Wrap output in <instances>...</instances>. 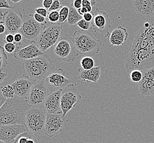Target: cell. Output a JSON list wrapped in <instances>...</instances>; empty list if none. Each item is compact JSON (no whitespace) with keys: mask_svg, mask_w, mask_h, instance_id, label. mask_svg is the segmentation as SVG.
Instances as JSON below:
<instances>
[{"mask_svg":"<svg viewBox=\"0 0 154 143\" xmlns=\"http://www.w3.org/2000/svg\"><path fill=\"white\" fill-rule=\"evenodd\" d=\"M154 67V17L145 22L130 46L125 69L130 73Z\"/></svg>","mask_w":154,"mask_h":143,"instance_id":"cell-1","label":"cell"},{"mask_svg":"<svg viewBox=\"0 0 154 143\" xmlns=\"http://www.w3.org/2000/svg\"><path fill=\"white\" fill-rule=\"evenodd\" d=\"M31 108L26 99L15 95L6 100L0 108V127L7 125H25L26 113Z\"/></svg>","mask_w":154,"mask_h":143,"instance_id":"cell-2","label":"cell"},{"mask_svg":"<svg viewBox=\"0 0 154 143\" xmlns=\"http://www.w3.org/2000/svg\"><path fill=\"white\" fill-rule=\"evenodd\" d=\"M25 75L36 83L43 81L50 72L56 68L47 55L37 57L23 63Z\"/></svg>","mask_w":154,"mask_h":143,"instance_id":"cell-3","label":"cell"},{"mask_svg":"<svg viewBox=\"0 0 154 143\" xmlns=\"http://www.w3.org/2000/svg\"><path fill=\"white\" fill-rule=\"evenodd\" d=\"M71 40L78 56L85 55L92 57L98 53L102 43L91 33V31L77 30L74 33Z\"/></svg>","mask_w":154,"mask_h":143,"instance_id":"cell-4","label":"cell"},{"mask_svg":"<svg viewBox=\"0 0 154 143\" xmlns=\"http://www.w3.org/2000/svg\"><path fill=\"white\" fill-rule=\"evenodd\" d=\"M49 56L52 62H71L78 56L72 41L68 35L62 37L49 49Z\"/></svg>","mask_w":154,"mask_h":143,"instance_id":"cell-5","label":"cell"},{"mask_svg":"<svg viewBox=\"0 0 154 143\" xmlns=\"http://www.w3.org/2000/svg\"><path fill=\"white\" fill-rule=\"evenodd\" d=\"M63 25L59 23H51L46 27L40 35L35 40L38 48L43 52L49 50L62 37Z\"/></svg>","mask_w":154,"mask_h":143,"instance_id":"cell-6","label":"cell"},{"mask_svg":"<svg viewBox=\"0 0 154 143\" xmlns=\"http://www.w3.org/2000/svg\"><path fill=\"white\" fill-rule=\"evenodd\" d=\"M47 114L43 107H31L26 113L25 125L35 136L45 134Z\"/></svg>","mask_w":154,"mask_h":143,"instance_id":"cell-7","label":"cell"},{"mask_svg":"<svg viewBox=\"0 0 154 143\" xmlns=\"http://www.w3.org/2000/svg\"><path fill=\"white\" fill-rule=\"evenodd\" d=\"M81 95L78 91L76 84H72L63 89L60 99V107L64 117L71 109L80 103Z\"/></svg>","mask_w":154,"mask_h":143,"instance_id":"cell-8","label":"cell"},{"mask_svg":"<svg viewBox=\"0 0 154 143\" xmlns=\"http://www.w3.org/2000/svg\"><path fill=\"white\" fill-rule=\"evenodd\" d=\"M50 94L63 90L71 84L66 77L65 71L62 68L55 69L50 72L43 80Z\"/></svg>","mask_w":154,"mask_h":143,"instance_id":"cell-9","label":"cell"},{"mask_svg":"<svg viewBox=\"0 0 154 143\" xmlns=\"http://www.w3.org/2000/svg\"><path fill=\"white\" fill-rule=\"evenodd\" d=\"M46 27V24L38 23L34 19L33 14H25L23 16V24L19 31L25 39L32 41L37 39Z\"/></svg>","mask_w":154,"mask_h":143,"instance_id":"cell-10","label":"cell"},{"mask_svg":"<svg viewBox=\"0 0 154 143\" xmlns=\"http://www.w3.org/2000/svg\"><path fill=\"white\" fill-rule=\"evenodd\" d=\"M49 94L45 81H42L36 83L32 87L26 100L31 107H43L45 101Z\"/></svg>","mask_w":154,"mask_h":143,"instance_id":"cell-11","label":"cell"},{"mask_svg":"<svg viewBox=\"0 0 154 143\" xmlns=\"http://www.w3.org/2000/svg\"><path fill=\"white\" fill-rule=\"evenodd\" d=\"M93 14V18L91 22L92 30L99 33L105 37H109V30L111 28V19L108 13L97 9Z\"/></svg>","mask_w":154,"mask_h":143,"instance_id":"cell-12","label":"cell"},{"mask_svg":"<svg viewBox=\"0 0 154 143\" xmlns=\"http://www.w3.org/2000/svg\"><path fill=\"white\" fill-rule=\"evenodd\" d=\"M64 117L62 114H47L45 123V135L53 138L63 131Z\"/></svg>","mask_w":154,"mask_h":143,"instance_id":"cell-13","label":"cell"},{"mask_svg":"<svg viewBox=\"0 0 154 143\" xmlns=\"http://www.w3.org/2000/svg\"><path fill=\"white\" fill-rule=\"evenodd\" d=\"M23 16L18 11H9L4 13L3 22L6 28V32L10 34L18 33L23 24Z\"/></svg>","mask_w":154,"mask_h":143,"instance_id":"cell-14","label":"cell"},{"mask_svg":"<svg viewBox=\"0 0 154 143\" xmlns=\"http://www.w3.org/2000/svg\"><path fill=\"white\" fill-rule=\"evenodd\" d=\"M142 72L143 78L138 83L139 93L144 97L154 95V67Z\"/></svg>","mask_w":154,"mask_h":143,"instance_id":"cell-15","label":"cell"},{"mask_svg":"<svg viewBox=\"0 0 154 143\" xmlns=\"http://www.w3.org/2000/svg\"><path fill=\"white\" fill-rule=\"evenodd\" d=\"M44 55L45 53L41 51L35 41H32L30 44L24 48L20 49L18 47L14 52V57L16 59L24 61V62Z\"/></svg>","mask_w":154,"mask_h":143,"instance_id":"cell-16","label":"cell"},{"mask_svg":"<svg viewBox=\"0 0 154 143\" xmlns=\"http://www.w3.org/2000/svg\"><path fill=\"white\" fill-rule=\"evenodd\" d=\"M28 131L26 125H7L0 127V140L11 143L17 137Z\"/></svg>","mask_w":154,"mask_h":143,"instance_id":"cell-17","label":"cell"},{"mask_svg":"<svg viewBox=\"0 0 154 143\" xmlns=\"http://www.w3.org/2000/svg\"><path fill=\"white\" fill-rule=\"evenodd\" d=\"M36 83L24 75L11 84L14 89L15 95L23 99H27L31 89Z\"/></svg>","mask_w":154,"mask_h":143,"instance_id":"cell-18","label":"cell"},{"mask_svg":"<svg viewBox=\"0 0 154 143\" xmlns=\"http://www.w3.org/2000/svg\"><path fill=\"white\" fill-rule=\"evenodd\" d=\"M63 90L57 91L49 94L43 104V109L47 113L62 114L60 99Z\"/></svg>","mask_w":154,"mask_h":143,"instance_id":"cell-19","label":"cell"},{"mask_svg":"<svg viewBox=\"0 0 154 143\" xmlns=\"http://www.w3.org/2000/svg\"><path fill=\"white\" fill-rule=\"evenodd\" d=\"M133 7L139 17L149 18L154 17V0H135Z\"/></svg>","mask_w":154,"mask_h":143,"instance_id":"cell-20","label":"cell"},{"mask_svg":"<svg viewBox=\"0 0 154 143\" xmlns=\"http://www.w3.org/2000/svg\"><path fill=\"white\" fill-rule=\"evenodd\" d=\"M128 37V33L126 28L119 26L115 28L109 36V41L112 46H120L123 45Z\"/></svg>","mask_w":154,"mask_h":143,"instance_id":"cell-21","label":"cell"},{"mask_svg":"<svg viewBox=\"0 0 154 143\" xmlns=\"http://www.w3.org/2000/svg\"><path fill=\"white\" fill-rule=\"evenodd\" d=\"M79 76L78 79L79 80L86 82H92L97 83L99 81L101 71L99 66L94 67L89 70H84L82 68L79 69Z\"/></svg>","mask_w":154,"mask_h":143,"instance_id":"cell-22","label":"cell"},{"mask_svg":"<svg viewBox=\"0 0 154 143\" xmlns=\"http://www.w3.org/2000/svg\"><path fill=\"white\" fill-rule=\"evenodd\" d=\"M11 143H37L36 136L29 131L20 134Z\"/></svg>","mask_w":154,"mask_h":143,"instance_id":"cell-23","label":"cell"},{"mask_svg":"<svg viewBox=\"0 0 154 143\" xmlns=\"http://www.w3.org/2000/svg\"><path fill=\"white\" fill-rule=\"evenodd\" d=\"M82 19H83V17L81 16L77 12V9L75 8L71 4L69 7V13L67 20L69 25L71 27H75Z\"/></svg>","mask_w":154,"mask_h":143,"instance_id":"cell-24","label":"cell"},{"mask_svg":"<svg viewBox=\"0 0 154 143\" xmlns=\"http://www.w3.org/2000/svg\"><path fill=\"white\" fill-rule=\"evenodd\" d=\"M94 61L91 57L85 56L80 60L81 68L84 70H89L94 67Z\"/></svg>","mask_w":154,"mask_h":143,"instance_id":"cell-25","label":"cell"},{"mask_svg":"<svg viewBox=\"0 0 154 143\" xmlns=\"http://www.w3.org/2000/svg\"><path fill=\"white\" fill-rule=\"evenodd\" d=\"M1 89L3 97L6 100L12 99L16 95L14 89L12 85L3 86L1 87Z\"/></svg>","mask_w":154,"mask_h":143,"instance_id":"cell-26","label":"cell"},{"mask_svg":"<svg viewBox=\"0 0 154 143\" xmlns=\"http://www.w3.org/2000/svg\"><path fill=\"white\" fill-rule=\"evenodd\" d=\"M59 20L58 23L64 25L68 20L69 13V7L67 6H63L62 8L59 11Z\"/></svg>","mask_w":154,"mask_h":143,"instance_id":"cell-27","label":"cell"},{"mask_svg":"<svg viewBox=\"0 0 154 143\" xmlns=\"http://www.w3.org/2000/svg\"><path fill=\"white\" fill-rule=\"evenodd\" d=\"M8 56L4 47L0 45V71H3L8 64Z\"/></svg>","mask_w":154,"mask_h":143,"instance_id":"cell-28","label":"cell"},{"mask_svg":"<svg viewBox=\"0 0 154 143\" xmlns=\"http://www.w3.org/2000/svg\"><path fill=\"white\" fill-rule=\"evenodd\" d=\"M143 78L142 72L139 70H133L130 72L131 80L134 83H139Z\"/></svg>","mask_w":154,"mask_h":143,"instance_id":"cell-29","label":"cell"},{"mask_svg":"<svg viewBox=\"0 0 154 143\" xmlns=\"http://www.w3.org/2000/svg\"><path fill=\"white\" fill-rule=\"evenodd\" d=\"M77 27L80 28L82 30L90 31L92 30V25L91 22H87L85 19H82L77 23Z\"/></svg>","mask_w":154,"mask_h":143,"instance_id":"cell-30","label":"cell"},{"mask_svg":"<svg viewBox=\"0 0 154 143\" xmlns=\"http://www.w3.org/2000/svg\"><path fill=\"white\" fill-rule=\"evenodd\" d=\"M47 18L51 23H58L59 20V11L49 12L47 16Z\"/></svg>","mask_w":154,"mask_h":143,"instance_id":"cell-31","label":"cell"},{"mask_svg":"<svg viewBox=\"0 0 154 143\" xmlns=\"http://www.w3.org/2000/svg\"><path fill=\"white\" fill-rule=\"evenodd\" d=\"M18 45H16V43H6L4 45V49L5 51L9 53H12L14 52L17 49Z\"/></svg>","mask_w":154,"mask_h":143,"instance_id":"cell-32","label":"cell"},{"mask_svg":"<svg viewBox=\"0 0 154 143\" xmlns=\"http://www.w3.org/2000/svg\"><path fill=\"white\" fill-rule=\"evenodd\" d=\"M62 3L59 0H54L53 1L52 6L51 8L48 10V12H52V11H58V10L62 8Z\"/></svg>","mask_w":154,"mask_h":143,"instance_id":"cell-33","label":"cell"},{"mask_svg":"<svg viewBox=\"0 0 154 143\" xmlns=\"http://www.w3.org/2000/svg\"><path fill=\"white\" fill-rule=\"evenodd\" d=\"M33 16H34V19L38 23L41 24H46L47 21L45 17H44L43 16H41L40 14L36 13H34Z\"/></svg>","mask_w":154,"mask_h":143,"instance_id":"cell-34","label":"cell"},{"mask_svg":"<svg viewBox=\"0 0 154 143\" xmlns=\"http://www.w3.org/2000/svg\"><path fill=\"white\" fill-rule=\"evenodd\" d=\"M35 13L40 14L41 16H43L45 18H47L48 14V11L44 7H38L35 9Z\"/></svg>","mask_w":154,"mask_h":143,"instance_id":"cell-35","label":"cell"},{"mask_svg":"<svg viewBox=\"0 0 154 143\" xmlns=\"http://www.w3.org/2000/svg\"><path fill=\"white\" fill-rule=\"evenodd\" d=\"M4 41L5 44L6 43H13L14 42V35L10 33H7L5 35L4 37Z\"/></svg>","mask_w":154,"mask_h":143,"instance_id":"cell-36","label":"cell"},{"mask_svg":"<svg viewBox=\"0 0 154 143\" xmlns=\"http://www.w3.org/2000/svg\"><path fill=\"white\" fill-rule=\"evenodd\" d=\"M0 8L11 9V8H13V7L10 6L8 1L0 0Z\"/></svg>","mask_w":154,"mask_h":143,"instance_id":"cell-37","label":"cell"},{"mask_svg":"<svg viewBox=\"0 0 154 143\" xmlns=\"http://www.w3.org/2000/svg\"><path fill=\"white\" fill-rule=\"evenodd\" d=\"M23 37L20 33H17L14 34V43L19 44L23 40Z\"/></svg>","mask_w":154,"mask_h":143,"instance_id":"cell-38","label":"cell"},{"mask_svg":"<svg viewBox=\"0 0 154 143\" xmlns=\"http://www.w3.org/2000/svg\"><path fill=\"white\" fill-rule=\"evenodd\" d=\"M71 5L75 8L79 9L82 7V0H75L71 2Z\"/></svg>","mask_w":154,"mask_h":143,"instance_id":"cell-39","label":"cell"},{"mask_svg":"<svg viewBox=\"0 0 154 143\" xmlns=\"http://www.w3.org/2000/svg\"><path fill=\"white\" fill-rule=\"evenodd\" d=\"M52 0H44L42 2V6L45 8L47 9L48 11L49 10V8L52 6V4L53 3Z\"/></svg>","mask_w":154,"mask_h":143,"instance_id":"cell-40","label":"cell"},{"mask_svg":"<svg viewBox=\"0 0 154 143\" xmlns=\"http://www.w3.org/2000/svg\"><path fill=\"white\" fill-rule=\"evenodd\" d=\"M93 18V13H86L83 16V19L87 22H91Z\"/></svg>","mask_w":154,"mask_h":143,"instance_id":"cell-41","label":"cell"},{"mask_svg":"<svg viewBox=\"0 0 154 143\" xmlns=\"http://www.w3.org/2000/svg\"><path fill=\"white\" fill-rule=\"evenodd\" d=\"M6 33V28L3 21H0V34H3Z\"/></svg>","mask_w":154,"mask_h":143,"instance_id":"cell-42","label":"cell"},{"mask_svg":"<svg viewBox=\"0 0 154 143\" xmlns=\"http://www.w3.org/2000/svg\"><path fill=\"white\" fill-rule=\"evenodd\" d=\"M6 99L3 97V95L2 94L1 89L0 87V108L3 106V104L6 102Z\"/></svg>","mask_w":154,"mask_h":143,"instance_id":"cell-43","label":"cell"},{"mask_svg":"<svg viewBox=\"0 0 154 143\" xmlns=\"http://www.w3.org/2000/svg\"><path fill=\"white\" fill-rule=\"evenodd\" d=\"M8 74L4 73L2 71H0V84L2 83L5 79L7 78Z\"/></svg>","mask_w":154,"mask_h":143,"instance_id":"cell-44","label":"cell"},{"mask_svg":"<svg viewBox=\"0 0 154 143\" xmlns=\"http://www.w3.org/2000/svg\"><path fill=\"white\" fill-rule=\"evenodd\" d=\"M90 5H92V1H88V0L82 1V7L87 6Z\"/></svg>","mask_w":154,"mask_h":143,"instance_id":"cell-45","label":"cell"},{"mask_svg":"<svg viewBox=\"0 0 154 143\" xmlns=\"http://www.w3.org/2000/svg\"><path fill=\"white\" fill-rule=\"evenodd\" d=\"M8 2H9V3L16 4V3H20V2H22V1H18V0H10V1H8Z\"/></svg>","mask_w":154,"mask_h":143,"instance_id":"cell-46","label":"cell"},{"mask_svg":"<svg viewBox=\"0 0 154 143\" xmlns=\"http://www.w3.org/2000/svg\"><path fill=\"white\" fill-rule=\"evenodd\" d=\"M4 17V13L0 11V21H3Z\"/></svg>","mask_w":154,"mask_h":143,"instance_id":"cell-47","label":"cell"},{"mask_svg":"<svg viewBox=\"0 0 154 143\" xmlns=\"http://www.w3.org/2000/svg\"><path fill=\"white\" fill-rule=\"evenodd\" d=\"M0 143H6V142H5V141H2V140H0Z\"/></svg>","mask_w":154,"mask_h":143,"instance_id":"cell-48","label":"cell"}]
</instances>
